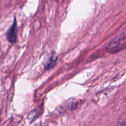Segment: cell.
<instances>
[{
    "label": "cell",
    "mask_w": 126,
    "mask_h": 126,
    "mask_svg": "<svg viewBox=\"0 0 126 126\" xmlns=\"http://www.w3.org/2000/svg\"><path fill=\"white\" fill-rule=\"evenodd\" d=\"M126 47V28L118 36L113 38L108 44L106 49L110 54H115Z\"/></svg>",
    "instance_id": "6da1fadb"
},
{
    "label": "cell",
    "mask_w": 126,
    "mask_h": 126,
    "mask_svg": "<svg viewBox=\"0 0 126 126\" xmlns=\"http://www.w3.org/2000/svg\"><path fill=\"white\" fill-rule=\"evenodd\" d=\"M17 33H18V30H17V21H16V18H14V20L12 25L10 27L6 33L7 40L12 44H14L17 41Z\"/></svg>",
    "instance_id": "7a4b0ae2"
},
{
    "label": "cell",
    "mask_w": 126,
    "mask_h": 126,
    "mask_svg": "<svg viewBox=\"0 0 126 126\" xmlns=\"http://www.w3.org/2000/svg\"><path fill=\"white\" fill-rule=\"evenodd\" d=\"M57 60V57L55 55V53H54V54H52L50 55V57L49 58V60H48L46 64V70H49L52 68H54L55 64H56Z\"/></svg>",
    "instance_id": "3957f363"
},
{
    "label": "cell",
    "mask_w": 126,
    "mask_h": 126,
    "mask_svg": "<svg viewBox=\"0 0 126 126\" xmlns=\"http://www.w3.org/2000/svg\"><path fill=\"white\" fill-rule=\"evenodd\" d=\"M126 126V124L125 122L120 121L118 123V126Z\"/></svg>",
    "instance_id": "277c9868"
}]
</instances>
